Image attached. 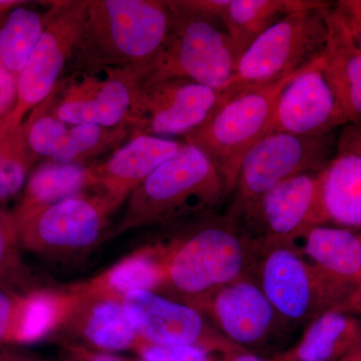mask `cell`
<instances>
[{
  "mask_svg": "<svg viewBox=\"0 0 361 361\" xmlns=\"http://www.w3.org/2000/svg\"><path fill=\"white\" fill-rule=\"evenodd\" d=\"M348 123L322 71V56L311 61L282 90L267 134L322 137Z\"/></svg>",
  "mask_w": 361,
  "mask_h": 361,
  "instance_id": "obj_17",
  "label": "cell"
},
{
  "mask_svg": "<svg viewBox=\"0 0 361 361\" xmlns=\"http://www.w3.org/2000/svg\"><path fill=\"white\" fill-rule=\"evenodd\" d=\"M134 361H142V360H134Z\"/></svg>",
  "mask_w": 361,
  "mask_h": 361,
  "instance_id": "obj_41",
  "label": "cell"
},
{
  "mask_svg": "<svg viewBox=\"0 0 361 361\" xmlns=\"http://www.w3.org/2000/svg\"><path fill=\"white\" fill-rule=\"evenodd\" d=\"M184 142L137 135L104 160L90 165L94 191L123 205L130 193L156 169L178 153Z\"/></svg>",
  "mask_w": 361,
  "mask_h": 361,
  "instance_id": "obj_19",
  "label": "cell"
},
{
  "mask_svg": "<svg viewBox=\"0 0 361 361\" xmlns=\"http://www.w3.org/2000/svg\"><path fill=\"white\" fill-rule=\"evenodd\" d=\"M32 166L16 134L0 135V202L20 193Z\"/></svg>",
  "mask_w": 361,
  "mask_h": 361,
  "instance_id": "obj_29",
  "label": "cell"
},
{
  "mask_svg": "<svg viewBox=\"0 0 361 361\" xmlns=\"http://www.w3.org/2000/svg\"><path fill=\"white\" fill-rule=\"evenodd\" d=\"M220 103L219 90L189 78H169L142 85L133 121V137H186L201 127Z\"/></svg>",
  "mask_w": 361,
  "mask_h": 361,
  "instance_id": "obj_15",
  "label": "cell"
},
{
  "mask_svg": "<svg viewBox=\"0 0 361 361\" xmlns=\"http://www.w3.org/2000/svg\"><path fill=\"white\" fill-rule=\"evenodd\" d=\"M194 308L221 336L247 350L266 345L289 326L247 275L220 287Z\"/></svg>",
  "mask_w": 361,
  "mask_h": 361,
  "instance_id": "obj_16",
  "label": "cell"
},
{
  "mask_svg": "<svg viewBox=\"0 0 361 361\" xmlns=\"http://www.w3.org/2000/svg\"><path fill=\"white\" fill-rule=\"evenodd\" d=\"M25 1H16V0H0V20L6 18L7 14L11 13L16 6H21Z\"/></svg>",
  "mask_w": 361,
  "mask_h": 361,
  "instance_id": "obj_37",
  "label": "cell"
},
{
  "mask_svg": "<svg viewBox=\"0 0 361 361\" xmlns=\"http://www.w3.org/2000/svg\"><path fill=\"white\" fill-rule=\"evenodd\" d=\"M87 1L51 2L44 32L18 75L16 106L0 126V135L14 134L56 89L82 37Z\"/></svg>",
  "mask_w": 361,
  "mask_h": 361,
  "instance_id": "obj_9",
  "label": "cell"
},
{
  "mask_svg": "<svg viewBox=\"0 0 361 361\" xmlns=\"http://www.w3.org/2000/svg\"><path fill=\"white\" fill-rule=\"evenodd\" d=\"M298 71L221 102L201 127L184 137L185 142L200 149L213 164L228 196L234 190L244 157L267 134L278 99Z\"/></svg>",
  "mask_w": 361,
  "mask_h": 361,
  "instance_id": "obj_5",
  "label": "cell"
},
{
  "mask_svg": "<svg viewBox=\"0 0 361 361\" xmlns=\"http://www.w3.org/2000/svg\"><path fill=\"white\" fill-rule=\"evenodd\" d=\"M360 238L361 239V237H360Z\"/></svg>",
  "mask_w": 361,
  "mask_h": 361,
  "instance_id": "obj_42",
  "label": "cell"
},
{
  "mask_svg": "<svg viewBox=\"0 0 361 361\" xmlns=\"http://www.w3.org/2000/svg\"><path fill=\"white\" fill-rule=\"evenodd\" d=\"M18 248L20 247L11 222L0 234V281H6V278L18 269Z\"/></svg>",
  "mask_w": 361,
  "mask_h": 361,
  "instance_id": "obj_31",
  "label": "cell"
},
{
  "mask_svg": "<svg viewBox=\"0 0 361 361\" xmlns=\"http://www.w3.org/2000/svg\"><path fill=\"white\" fill-rule=\"evenodd\" d=\"M330 6L288 14L254 40L221 90V102L282 80L319 58L329 35L325 11Z\"/></svg>",
  "mask_w": 361,
  "mask_h": 361,
  "instance_id": "obj_6",
  "label": "cell"
},
{
  "mask_svg": "<svg viewBox=\"0 0 361 361\" xmlns=\"http://www.w3.org/2000/svg\"><path fill=\"white\" fill-rule=\"evenodd\" d=\"M255 242L252 278L289 326L311 322L341 293L292 243Z\"/></svg>",
  "mask_w": 361,
  "mask_h": 361,
  "instance_id": "obj_8",
  "label": "cell"
},
{
  "mask_svg": "<svg viewBox=\"0 0 361 361\" xmlns=\"http://www.w3.org/2000/svg\"><path fill=\"white\" fill-rule=\"evenodd\" d=\"M73 293L75 303L59 331H65L77 339V345L90 350L135 351L142 341L128 319L123 301Z\"/></svg>",
  "mask_w": 361,
  "mask_h": 361,
  "instance_id": "obj_20",
  "label": "cell"
},
{
  "mask_svg": "<svg viewBox=\"0 0 361 361\" xmlns=\"http://www.w3.org/2000/svg\"><path fill=\"white\" fill-rule=\"evenodd\" d=\"M33 337L32 289L20 292L0 281V348L32 344Z\"/></svg>",
  "mask_w": 361,
  "mask_h": 361,
  "instance_id": "obj_28",
  "label": "cell"
},
{
  "mask_svg": "<svg viewBox=\"0 0 361 361\" xmlns=\"http://www.w3.org/2000/svg\"><path fill=\"white\" fill-rule=\"evenodd\" d=\"M326 44L322 71L348 123H361V51L334 6L325 11Z\"/></svg>",
  "mask_w": 361,
  "mask_h": 361,
  "instance_id": "obj_22",
  "label": "cell"
},
{
  "mask_svg": "<svg viewBox=\"0 0 361 361\" xmlns=\"http://www.w3.org/2000/svg\"><path fill=\"white\" fill-rule=\"evenodd\" d=\"M26 153L37 161L40 159L61 164L89 166L113 153L133 137L126 126L104 128L94 125H66L51 111L45 99L28 115L20 130Z\"/></svg>",
  "mask_w": 361,
  "mask_h": 361,
  "instance_id": "obj_13",
  "label": "cell"
},
{
  "mask_svg": "<svg viewBox=\"0 0 361 361\" xmlns=\"http://www.w3.org/2000/svg\"><path fill=\"white\" fill-rule=\"evenodd\" d=\"M319 206L323 224L361 227V123L341 128L334 156L319 172Z\"/></svg>",
  "mask_w": 361,
  "mask_h": 361,
  "instance_id": "obj_18",
  "label": "cell"
},
{
  "mask_svg": "<svg viewBox=\"0 0 361 361\" xmlns=\"http://www.w3.org/2000/svg\"><path fill=\"white\" fill-rule=\"evenodd\" d=\"M94 190L89 166L47 161L35 169L26 180L23 198L11 214L13 221Z\"/></svg>",
  "mask_w": 361,
  "mask_h": 361,
  "instance_id": "obj_25",
  "label": "cell"
},
{
  "mask_svg": "<svg viewBox=\"0 0 361 361\" xmlns=\"http://www.w3.org/2000/svg\"><path fill=\"white\" fill-rule=\"evenodd\" d=\"M173 14L167 0H89L70 75L148 68L167 39Z\"/></svg>",
  "mask_w": 361,
  "mask_h": 361,
  "instance_id": "obj_2",
  "label": "cell"
},
{
  "mask_svg": "<svg viewBox=\"0 0 361 361\" xmlns=\"http://www.w3.org/2000/svg\"><path fill=\"white\" fill-rule=\"evenodd\" d=\"M123 304L144 343L200 348L219 356L245 349L221 336L193 306L158 292H132L123 299Z\"/></svg>",
  "mask_w": 361,
  "mask_h": 361,
  "instance_id": "obj_12",
  "label": "cell"
},
{
  "mask_svg": "<svg viewBox=\"0 0 361 361\" xmlns=\"http://www.w3.org/2000/svg\"><path fill=\"white\" fill-rule=\"evenodd\" d=\"M224 26L239 59L252 42L288 14L329 4L320 0H183Z\"/></svg>",
  "mask_w": 361,
  "mask_h": 361,
  "instance_id": "obj_21",
  "label": "cell"
},
{
  "mask_svg": "<svg viewBox=\"0 0 361 361\" xmlns=\"http://www.w3.org/2000/svg\"><path fill=\"white\" fill-rule=\"evenodd\" d=\"M11 222L13 220H11V214L0 211V234L11 224Z\"/></svg>",
  "mask_w": 361,
  "mask_h": 361,
  "instance_id": "obj_38",
  "label": "cell"
},
{
  "mask_svg": "<svg viewBox=\"0 0 361 361\" xmlns=\"http://www.w3.org/2000/svg\"><path fill=\"white\" fill-rule=\"evenodd\" d=\"M221 361H275L274 360H267L260 357L255 353H251L247 349L230 353V355L221 356Z\"/></svg>",
  "mask_w": 361,
  "mask_h": 361,
  "instance_id": "obj_36",
  "label": "cell"
},
{
  "mask_svg": "<svg viewBox=\"0 0 361 361\" xmlns=\"http://www.w3.org/2000/svg\"><path fill=\"white\" fill-rule=\"evenodd\" d=\"M350 304L353 307L358 308L361 310V280L360 281V287H358L357 291L353 294L350 299Z\"/></svg>",
  "mask_w": 361,
  "mask_h": 361,
  "instance_id": "obj_39",
  "label": "cell"
},
{
  "mask_svg": "<svg viewBox=\"0 0 361 361\" xmlns=\"http://www.w3.org/2000/svg\"><path fill=\"white\" fill-rule=\"evenodd\" d=\"M68 351L70 353L68 361H134L125 360L113 353L90 350L77 344H68Z\"/></svg>",
  "mask_w": 361,
  "mask_h": 361,
  "instance_id": "obj_34",
  "label": "cell"
},
{
  "mask_svg": "<svg viewBox=\"0 0 361 361\" xmlns=\"http://www.w3.org/2000/svg\"><path fill=\"white\" fill-rule=\"evenodd\" d=\"M332 6L341 16L351 39L361 51V0H339Z\"/></svg>",
  "mask_w": 361,
  "mask_h": 361,
  "instance_id": "obj_32",
  "label": "cell"
},
{
  "mask_svg": "<svg viewBox=\"0 0 361 361\" xmlns=\"http://www.w3.org/2000/svg\"><path fill=\"white\" fill-rule=\"evenodd\" d=\"M18 97V78L0 61V126L13 111Z\"/></svg>",
  "mask_w": 361,
  "mask_h": 361,
  "instance_id": "obj_33",
  "label": "cell"
},
{
  "mask_svg": "<svg viewBox=\"0 0 361 361\" xmlns=\"http://www.w3.org/2000/svg\"><path fill=\"white\" fill-rule=\"evenodd\" d=\"M291 243L329 281L341 287L361 280V239L342 228L311 227ZM293 241V242H294Z\"/></svg>",
  "mask_w": 361,
  "mask_h": 361,
  "instance_id": "obj_24",
  "label": "cell"
},
{
  "mask_svg": "<svg viewBox=\"0 0 361 361\" xmlns=\"http://www.w3.org/2000/svg\"><path fill=\"white\" fill-rule=\"evenodd\" d=\"M227 197L213 164L200 149L184 141L176 155L130 193L125 212L108 239L132 230L169 227L217 212Z\"/></svg>",
  "mask_w": 361,
  "mask_h": 361,
  "instance_id": "obj_3",
  "label": "cell"
},
{
  "mask_svg": "<svg viewBox=\"0 0 361 361\" xmlns=\"http://www.w3.org/2000/svg\"><path fill=\"white\" fill-rule=\"evenodd\" d=\"M165 229L167 236L155 242L164 270L158 293L196 307L220 287L248 274L255 242L227 213L207 214Z\"/></svg>",
  "mask_w": 361,
  "mask_h": 361,
  "instance_id": "obj_1",
  "label": "cell"
},
{
  "mask_svg": "<svg viewBox=\"0 0 361 361\" xmlns=\"http://www.w3.org/2000/svg\"><path fill=\"white\" fill-rule=\"evenodd\" d=\"M0 361H42L37 356L8 346L0 348Z\"/></svg>",
  "mask_w": 361,
  "mask_h": 361,
  "instance_id": "obj_35",
  "label": "cell"
},
{
  "mask_svg": "<svg viewBox=\"0 0 361 361\" xmlns=\"http://www.w3.org/2000/svg\"><path fill=\"white\" fill-rule=\"evenodd\" d=\"M163 265L155 242L137 249L97 276L71 286L78 295L123 301L132 292H160Z\"/></svg>",
  "mask_w": 361,
  "mask_h": 361,
  "instance_id": "obj_23",
  "label": "cell"
},
{
  "mask_svg": "<svg viewBox=\"0 0 361 361\" xmlns=\"http://www.w3.org/2000/svg\"><path fill=\"white\" fill-rule=\"evenodd\" d=\"M173 18L160 51L142 85L185 78L221 92L234 75L239 56L224 26L215 18L168 0Z\"/></svg>",
  "mask_w": 361,
  "mask_h": 361,
  "instance_id": "obj_4",
  "label": "cell"
},
{
  "mask_svg": "<svg viewBox=\"0 0 361 361\" xmlns=\"http://www.w3.org/2000/svg\"><path fill=\"white\" fill-rule=\"evenodd\" d=\"M121 206L101 191L75 195L13 221L16 241L45 258L87 253L108 238L110 218Z\"/></svg>",
  "mask_w": 361,
  "mask_h": 361,
  "instance_id": "obj_7",
  "label": "cell"
},
{
  "mask_svg": "<svg viewBox=\"0 0 361 361\" xmlns=\"http://www.w3.org/2000/svg\"><path fill=\"white\" fill-rule=\"evenodd\" d=\"M346 361H361V355H355L349 356Z\"/></svg>",
  "mask_w": 361,
  "mask_h": 361,
  "instance_id": "obj_40",
  "label": "cell"
},
{
  "mask_svg": "<svg viewBox=\"0 0 361 361\" xmlns=\"http://www.w3.org/2000/svg\"><path fill=\"white\" fill-rule=\"evenodd\" d=\"M47 23V11L40 13L21 4L0 25V61L16 78L39 42Z\"/></svg>",
  "mask_w": 361,
  "mask_h": 361,
  "instance_id": "obj_27",
  "label": "cell"
},
{
  "mask_svg": "<svg viewBox=\"0 0 361 361\" xmlns=\"http://www.w3.org/2000/svg\"><path fill=\"white\" fill-rule=\"evenodd\" d=\"M319 172L289 178L252 203L236 221L244 235L260 243H291L323 225Z\"/></svg>",
  "mask_w": 361,
  "mask_h": 361,
  "instance_id": "obj_14",
  "label": "cell"
},
{
  "mask_svg": "<svg viewBox=\"0 0 361 361\" xmlns=\"http://www.w3.org/2000/svg\"><path fill=\"white\" fill-rule=\"evenodd\" d=\"M355 324L338 308L320 313L310 322L295 345L275 361H332L348 348Z\"/></svg>",
  "mask_w": 361,
  "mask_h": 361,
  "instance_id": "obj_26",
  "label": "cell"
},
{
  "mask_svg": "<svg viewBox=\"0 0 361 361\" xmlns=\"http://www.w3.org/2000/svg\"><path fill=\"white\" fill-rule=\"evenodd\" d=\"M146 75L147 68H133L66 75L49 96L52 113L66 125L126 126L133 133L137 97Z\"/></svg>",
  "mask_w": 361,
  "mask_h": 361,
  "instance_id": "obj_11",
  "label": "cell"
},
{
  "mask_svg": "<svg viewBox=\"0 0 361 361\" xmlns=\"http://www.w3.org/2000/svg\"><path fill=\"white\" fill-rule=\"evenodd\" d=\"M336 144L334 134L264 135L242 161L228 215L237 221L252 203L279 183L304 173L319 172L334 156Z\"/></svg>",
  "mask_w": 361,
  "mask_h": 361,
  "instance_id": "obj_10",
  "label": "cell"
},
{
  "mask_svg": "<svg viewBox=\"0 0 361 361\" xmlns=\"http://www.w3.org/2000/svg\"><path fill=\"white\" fill-rule=\"evenodd\" d=\"M142 361H221L203 349L186 346H159L141 342L135 351Z\"/></svg>",
  "mask_w": 361,
  "mask_h": 361,
  "instance_id": "obj_30",
  "label": "cell"
}]
</instances>
